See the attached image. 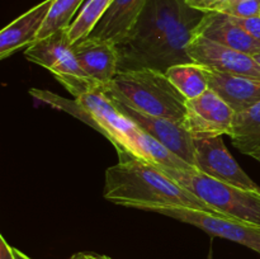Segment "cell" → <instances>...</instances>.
<instances>
[{
  "mask_svg": "<svg viewBox=\"0 0 260 259\" xmlns=\"http://www.w3.org/2000/svg\"><path fill=\"white\" fill-rule=\"evenodd\" d=\"M147 0H113L108 10L86 38L121 43L136 23Z\"/></svg>",
  "mask_w": 260,
  "mask_h": 259,
  "instance_id": "obj_16",
  "label": "cell"
},
{
  "mask_svg": "<svg viewBox=\"0 0 260 259\" xmlns=\"http://www.w3.org/2000/svg\"><path fill=\"white\" fill-rule=\"evenodd\" d=\"M71 51L86 74L107 85L118 73L119 53L116 43L85 38L71 46Z\"/></svg>",
  "mask_w": 260,
  "mask_h": 259,
  "instance_id": "obj_13",
  "label": "cell"
},
{
  "mask_svg": "<svg viewBox=\"0 0 260 259\" xmlns=\"http://www.w3.org/2000/svg\"><path fill=\"white\" fill-rule=\"evenodd\" d=\"M165 74L173 85L187 99L198 98L210 89L202 65L196 62L172 66Z\"/></svg>",
  "mask_w": 260,
  "mask_h": 259,
  "instance_id": "obj_20",
  "label": "cell"
},
{
  "mask_svg": "<svg viewBox=\"0 0 260 259\" xmlns=\"http://www.w3.org/2000/svg\"><path fill=\"white\" fill-rule=\"evenodd\" d=\"M93 121V128L109 140L118 152L119 160L134 157L129 151V136L137 127L124 116L102 90L90 91L75 98Z\"/></svg>",
  "mask_w": 260,
  "mask_h": 259,
  "instance_id": "obj_7",
  "label": "cell"
},
{
  "mask_svg": "<svg viewBox=\"0 0 260 259\" xmlns=\"http://www.w3.org/2000/svg\"><path fill=\"white\" fill-rule=\"evenodd\" d=\"M196 168L200 172L244 189L260 190V187L244 172L223 144L222 136L193 139Z\"/></svg>",
  "mask_w": 260,
  "mask_h": 259,
  "instance_id": "obj_9",
  "label": "cell"
},
{
  "mask_svg": "<svg viewBox=\"0 0 260 259\" xmlns=\"http://www.w3.org/2000/svg\"><path fill=\"white\" fill-rule=\"evenodd\" d=\"M113 0H89L68 28L71 45L85 40L103 18Z\"/></svg>",
  "mask_w": 260,
  "mask_h": 259,
  "instance_id": "obj_21",
  "label": "cell"
},
{
  "mask_svg": "<svg viewBox=\"0 0 260 259\" xmlns=\"http://www.w3.org/2000/svg\"><path fill=\"white\" fill-rule=\"evenodd\" d=\"M234 20L256 42L260 43V15L251 18H234Z\"/></svg>",
  "mask_w": 260,
  "mask_h": 259,
  "instance_id": "obj_24",
  "label": "cell"
},
{
  "mask_svg": "<svg viewBox=\"0 0 260 259\" xmlns=\"http://www.w3.org/2000/svg\"><path fill=\"white\" fill-rule=\"evenodd\" d=\"M129 151L134 157L142 159L157 167L180 170L194 169V167L170 151L161 142L157 141L139 126L132 131L129 136Z\"/></svg>",
  "mask_w": 260,
  "mask_h": 259,
  "instance_id": "obj_17",
  "label": "cell"
},
{
  "mask_svg": "<svg viewBox=\"0 0 260 259\" xmlns=\"http://www.w3.org/2000/svg\"><path fill=\"white\" fill-rule=\"evenodd\" d=\"M0 259H15L13 254V246L7 243L4 236H0Z\"/></svg>",
  "mask_w": 260,
  "mask_h": 259,
  "instance_id": "obj_26",
  "label": "cell"
},
{
  "mask_svg": "<svg viewBox=\"0 0 260 259\" xmlns=\"http://www.w3.org/2000/svg\"><path fill=\"white\" fill-rule=\"evenodd\" d=\"M187 52L193 62L223 73L240 74L260 79V65L248 53L220 45L205 37H193Z\"/></svg>",
  "mask_w": 260,
  "mask_h": 259,
  "instance_id": "obj_11",
  "label": "cell"
},
{
  "mask_svg": "<svg viewBox=\"0 0 260 259\" xmlns=\"http://www.w3.org/2000/svg\"><path fill=\"white\" fill-rule=\"evenodd\" d=\"M55 0H43L28 12L18 17L0 32V58L9 57L20 48L28 47L37 41L48 12Z\"/></svg>",
  "mask_w": 260,
  "mask_h": 259,
  "instance_id": "obj_14",
  "label": "cell"
},
{
  "mask_svg": "<svg viewBox=\"0 0 260 259\" xmlns=\"http://www.w3.org/2000/svg\"><path fill=\"white\" fill-rule=\"evenodd\" d=\"M70 259H112L107 255H99L94 253H76Z\"/></svg>",
  "mask_w": 260,
  "mask_h": 259,
  "instance_id": "obj_27",
  "label": "cell"
},
{
  "mask_svg": "<svg viewBox=\"0 0 260 259\" xmlns=\"http://www.w3.org/2000/svg\"><path fill=\"white\" fill-rule=\"evenodd\" d=\"M202 68L210 89L216 91L235 111V113L254 106L260 101L259 78L223 73L207 66Z\"/></svg>",
  "mask_w": 260,
  "mask_h": 259,
  "instance_id": "obj_12",
  "label": "cell"
},
{
  "mask_svg": "<svg viewBox=\"0 0 260 259\" xmlns=\"http://www.w3.org/2000/svg\"><path fill=\"white\" fill-rule=\"evenodd\" d=\"M253 57H254V60H255L256 62H258L259 65H260V51H259V52L254 53V55H253Z\"/></svg>",
  "mask_w": 260,
  "mask_h": 259,
  "instance_id": "obj_30",
  "label": "cell"
},
{
  "mask_svg": "<svg viewBox=\"0 0 260 259\" xmlns=\"http://www.w3.org/2000/svg\"><path fill=\"white\" fill-rule=\"evenodd\" d=\"M250 156H251V157H254V159H255V160H258V161L260 163V146L258 147V149L255 150V151L251 152Z\"/></svg>",
  "mask_w": 260,
  "mask_h": 259,
  "instance_id": "obj_29",
  "label": "cell"
},
{
  "mask_svg": "<svg viewBox=\"0 0 260 259\" xmlns=\"http://www.w3.org/2000/svg\"><path fill=\"white\" fill-rule=\"evenodd\" d=\"M154 212L202 229L212 236H218L241 244L260 254V226L258 225L192 208L164 207L157 208Z\"/></svg>",
  "mask_w": 260,
  "mask_h": 259,
  "instance_id": "obj_6",
  "label": "cell"
},
{
  "mask_svg": "<svg viewBox=\"0 0 260 259\" xmlns=\"http://www.w3.org/2000/svg\"><path fill=\"white\" fill-rule=\"evenodd\" d=\"M185 5L187 0H147L127 37L117 45L118 63L164 35L177 22Z\"/></svg>",
  "mask_w": 260,
  "mask_h": 259,
  "instance_id": "obj_5",
  "label": "cell"
},
{
  "mask_svg": "<svg viewBox=\"0 0 260 259\" xmlns=\"http://www.w3.org/2000/svg\"><path fill=\"white\" fill-rule=\"evenodd\" d=\"M206 12L185 5L177 22L146 48L118 63V73L129 70H152L167 73L168 69L180 63L193 62L187 52L188 43L196 36V29Z\"/></svg>",
  "mask_w": 260,
  "mask_h": 259,
  "instance_id": "obj_4",
  "label": "cell"
},
{
  "mask_svg": "<svg viewBox=\"0 0 260 259\" xmlns=\"http://www.w3.org/2000/svg\"><path fill=\"white\" fill-rule=\"evenodd\" d=\"M108 96V95H107ZM111 98V96H109ZM112 102L117 106V108L128 117L135 124L151 135L154 139L161 142L165 147L182 157L183 160L196 168V156H194V144L193 137L189 132L185 130L183 122L173 121L169 118H161V117L150 116V114L140 112L132 108L128 104L121 101L111 98Z\"/></svg>",
  "mask_w": 260,
  "mask_h": 259,
  "instance_id": "obj_10",
  "label": "cell"
},
{
  "mask_svg": "<svg viewBox=\"0 0 260 259\" xmlns=\"http://www.w3.org/2000/svg\"><path fill=\"white\" fill-rule=\"evenodd\" d=\"M102 91L150 116L183 122L187 114V98L162 71L152 69L121 71Z\"/></svg>",
  "mask_w": 260,
  "mask_h": 259,
  "instance_id": "obj_2",
  "label": "cell"
},
{
  "mask_svg": "<svg viewBox=\"0 0 260 259\" xmlns=\"http://www.w3.org/2000/svg\"><path fill=\"white\" fill-rule=\"evenodd\" d=\"M229 0H187V4L202 12H221Z\"/></svg>",
  "mask_w": 260,
  "mask_h": 259,
  "instance_id": "obj_25",
  "label": "cell"
},
{
  "mask_svg": "<svg viewBox=\"0 0 260 259\" xmlns=\"http://www.w3.org/2000/svg\"><path fill=\"white\" fill-rule=\"evenodd\" d=\"M233 144L243 154L250 156L260 146V101L235 113L230 134Z\"/></svg>",
  "mask_w": 260,
  "mask_h": 259,
  "instance_id": "obj_18",
  "label": "cell"
},
{
  "mask_svg": "<svg viewBox=\"0 0 260 259\" xmlns=\"http://www.w3.org/2000/svg\"><path fill=\"white\" fill-rule=\"evenodd\" d=\"M207 259H213V254H212V249H210V253H208Z\"/></svg>",
  "mask_w": 260,
  "mask_h": 259,
  "instance_id": "obj_32",
  "label": "cell"
},
{
  "mask_svg": "<svg viewBox=\"0 0 260 259\" xmlns=\"http://www.w3.org/2000/svg\"><path fill=\"white\" fill-rule=\"evenodd\" d=\"M238 2H243V0H229V3H228V4H226V5L234 4V3H238ZM226 5H225V7H226ZM225 7H223V8H225ZM223 8H222V9H223Z\"/></svg>",
  "mask_w": 260,
  "mask_h": 259,
  "instance_id": "obj_31",
  "label": "cell"
},
{
  "mask_svg": "<svg viewBox=\"0 0 260 259\" xmlns=\"http://www.w3.org/2000/svg\"><path fill=\"white\" fill-rule=\"evenodd\" d=\"M13 254H14L15 259H30L29 256L25 255L23 251H20L19 249H17V248H13Z\"/></svg>",
  "mask_w": 260,
  "mask_h": 259,
  "instance_id": "obj_28",
  "label": "cell"
},
{
  "mask_svg": "<svg viewBox=\"0 0 260 259\" xmlns=\"http://www.w3.org/2000/svg\"><path fill=\"white\" fill-rule=\"evenodd\" d=\"M235 111L212 89L194 99H187L185 130L193 139L229 135L233 128Z\"/></svg>",
  "mask_w": 260,
  "mask_h": 259,
  "instance_id": "obj_8",
  "label": "cell"
},
{
  "mask_svg": "<svg viewBox=\"0 0 260 259\" xmlns=\"http://www.w3.org/2000/svg\"><path fill=\"white\" fill-rule=\"evenodd\" d=\"M220 13L234 18H251L260 15V0H243L229 4Z\"/></svg>",
  "mask_w": 260,
  "mask_h": 259,
  "instance_id": "obj_23",
  "label": "cell"
},
{
  "mask_svg": "<svg viewBox=\"0 0 260 259\" xmlns=\"http://www.w3.org/2000/svg\"><path fill=\"white\" fill-rule=\"evenodd\" d=\"M103 196L114 205L149 212L180 207L217 213L156 165L137 157L119 160L106 170Z\"/></svg>",
  "mask_w": 260,
  "mask_h": 259,
  "instance_id": "obj_1",
  "label": "cell"
},
{
  "mask_svg": "<svg viewBox=\"0 0 260 259\" xmlns=\"http://www.w3.org/2000/svg\"><path fill=\"white\" fill-rule=\"evenodd\" d=\"M84 0H55L47 18L37 36V40L45 38L61 29H66L74 22L73 18Z\"/></svg>",
  "mask_w": 260,
  "mask_h": 259,
  "instance_id": "obj_22",
  "label": "cell"
},
{
  "mask_svg": "<svg viewBox=\"0 0 260 259\" xmlns=\"http://www.w3.org/2000/svg\"><path fill=\"white\" fill-rule=\"evenodd\" d=\"M205 37L253 56L260 51V43L249 36L233 17L220 12H208L196 29L194 37Z\"/></svg>",
  "mask_w": 260,
  "mask_h": 259,
  "instance_id": "obj_15",
  "label": "cell"
},
{
  "mask_svg": "<svg viewBox=\"0 0 260 259\" xmlns=\"http://www.w3.org/2000/svg\"><path fill=\"white\" fill-rule=\"evenodd\" d=\"M157 168L211 206L218 215L260 226V190L229 184L200 172L197 168L190 170Z\"/></svg>",
  "mask_w": 260,
  "mask_h": 259,
  "instance_id": "obj_3",
  "label": "cell"
},
{
  "mask_svg": "<svg viewBox=\"0 0 260 259\" xmlns=\"http://www.w3.org/2000/svg\"><path fill=\"white\" fill-rule=\"evenodd\" d=\"M68 28L52 33L45 38L37 40L24 51L27 60L35 62L48 71L71 50Z\"/></svg>",
  "mask_w": 260,
  "mask_h": 259,
  "instance_id": "obj_19",
  "label": "cell"
}]
</instances>
